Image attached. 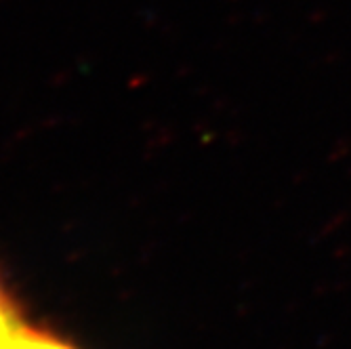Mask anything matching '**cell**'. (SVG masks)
Listing matches in <instances>:
<instances>
[{
    "label": "cell",
    "mask_w": 351,
    "mask_h": 349,
    "mask_svg": "<svg viewBox=\"0 0 351 349\" xmlns=\"http://www.w3.org/2000/svg\"><path fill=\"white\" fill-rule=\"evenodd\" d=\"M5 349H84L74 339L66 337L63 333L47 326L36 324L29 318L17 328L13 339Z\"/></svg>",
    "instance_id": "1"
},
{
    "label": "cell",
    "mask_w": 351,
    "mask_h": 349,
    "mask_svg": "<svg viewBox=\"0 0 351 349\" xmlns=\"http://www.w3.org/2000/svg\"><path fill=\"white\" fill-rule=\"evenodd\" d=\"M27 320L25 307L13 291L9 278L0 272V349H5L17 328Z\"/></svg>",
    "instance_id": "2"
}]
</instances>
